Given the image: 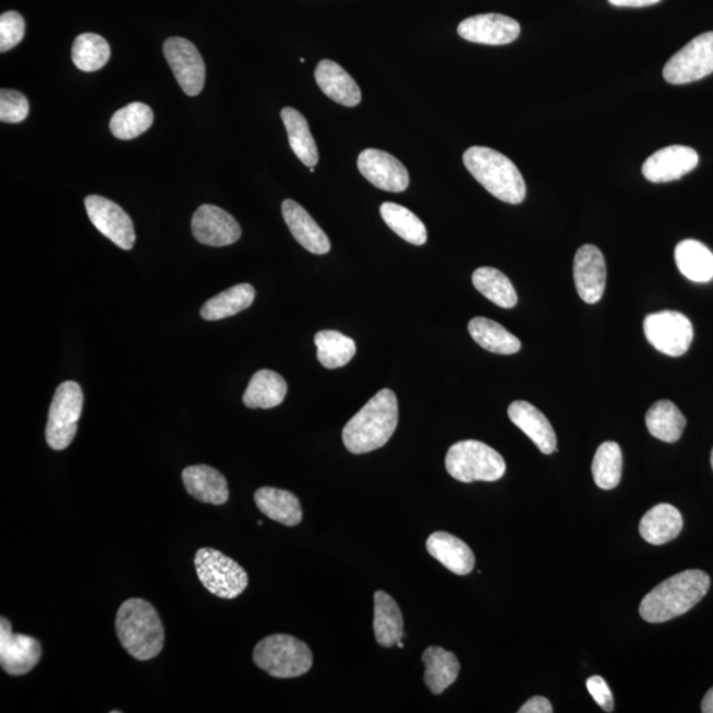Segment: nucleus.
<instances>
[{
    "label": "nucleus",
    "mask_w": 713,
    "mask_h": 713,
    "mask_svg": "<svg viewBox=\"0 0 713 713\" xmlns=\"http://www.w3.org/2000/svg\"><path fill=\"white\" fill-rule=\"evenodd\" d=\"M396 392L384 389L375 394L342 431V442L350 454L364 455L383 448L398 427Z\"/></svg>",
    "instance_id": "f257e3e1"
},
{
    "label": "nucleus",
    "mask_w": 713,
    "mask_h": 713,
    "mask_svg": "<svg viewBox=\"0 0 713 713\" xmlns=\"http://www.w3.org/2000/svg\"><path fill=\"white\" fill-rule=\"evenodd\" d=\"M711 580L700 569H688L662 581L643 597L640 615L650 624H661L685 615L702 602Z\"/></svg>",
    "instance_id": "f03ea898"
},
{
    "label": "nucleus",
    "mask_w": 713,
    "mask_h": 713,
    "mask_svg": "<svg viewBox=\"0 0 713 713\" xmlns=\"http://www.w3.org/2000/svg\"><path fill=\"white\" fill-rule=\"evenodd\" d=\"M116 629L119 642L137 661L155 658L165 646V628L158 612L146 600H126L118 609Z\"/></svg>",
    "instance_id": "7ed1b4c3"
},
{
    "label": "nucleus",
    "mask_w": 713,
    "mask_h": 713,
    "mask_svg": "<svg viewBox=\"0 0 713 713\" xmlns=\"http://www.w3.org/2000/svg\"><path fill=\"white\" fill-rule=\"evenodd\" d=\"M469 173L494 197L517 205L527 197V183L508 156L487 147L468 148L462 156Z\"/></svg>",
    "instance_id": "20e7f679"
},
{
    "label": "nucleus",
    "mask_w": 713,
    "mask_h": 713,
    "mask_svg": "<svg viewBox=\"0 0 713 713\" xmlns=\"http://www.w3.org/2000/svg\"><path fill=\"white\" fill-rule=\"evenodd\" d=\"M255 665L274 678L289 679L302 677L314 663L309 646L295 637L274 635L264 638L253 653Z\"/></svg>",
    "instance_id": "39448f33"
},
{
    "label": "nucleus",
    "mask_w": 713,
    "mask_h": 713,
    "mask_svg": "<svg viewBox=\"0 0 713 713\" xmlns=\"http://www.w3.org/2000/svg\"><path fill=\"white\" fill-rule=\"evenodd\" d=\"M447 472L461 483L486 481L493 483L504 478L506 462L496 449L478 440L454 444L446 456Z\"/></svg>",
    "instance_id": "423d86ee"
},
{
    "label": "nucleus",
    "mask_w": 713,
    "mask_h": 713,
    "mask_svg": "<svg viewBox=\"0 0 713 713\" xmlns=\"http://www.w3.org/2000/svg\"><path fill=\"white\" fill-rule=\"evenodd\" d=\"M200 581L215 596L233 600L249 585V577L238 563L215 548H200L195 556Z\"/></svg>",
    "instance_id": "0eeeda50"
},
{
    "label": "nucleus",
    "mask_w": 713,
    "mask_h": 713,
    "mask_svg": "<svg viewBox=\"0 0 713 713\" xmlns=\"http://www.w3.org/2000/svg\"><path fill=\"white\" fill-rule=\"evenodd\" d=\"M83 406L84 394L77 383L67 380L56 389L46 428L49 447L62 450L71 446L77 434Z\"/></svg>",
    "instance_id": "6e6552de"
},
{
    "label": "nucleus",
    "mask_w": 713,
    "mask_h": 713,
    "mask_svg": "<svg viewBox=\"0 0 713 713\" xmlns=\"http://www.w3.org/2000/svg\"><path fill=\"white\" fill-rule=\"evenodd\" d=\"M713 73V33H705L692 39L675 53L663 68V77L668 84L696 83Z\"/></svg>",
    "instance_id": "1a4fd4ad"
},
{
    "label": "nucleus",
    "mask_w": 713,
    "mask_h": 713,
    "mask_svg": "<svg viewBox=\"0 0 713 713\" xmlns=\"http://www.w3.org/2000/svg\"><path fill=\"white\" fill-rule=\"evenodd\" d=\"M643 331L658 352L670 356L684 355L693 340L691 322L675 311H661L646 316Z\"/></svg>",
    "instance_id": "9d476101"
},
{
    "label": "nucleus",
    "mask_w": 713,
    "mask_h": 713,
    "mask_svg": "<svg viewBox=\"0 0 713 713\" xmlns=\"http://www.w3.org/2000/svg\"><path fill=\"white\" fill-rule=\"evenodd\" d=\"M168 65L186 96L195 97L204 89L205 62L195 44L183 37H170L162 46Z\"/></svg>",
    "instance_id": "9b49d317"
},
{
    "label": "nucleus",
    "mask_w": 713,
    "mask_h": 713,
    "mask_svg": "<svg viewBox=\"0 0 713 713\" xmlns=\"http://www.w3.org/2000/svg\"><path fill=\"white\" fill-rule=\"evenodd\" d=\"M85 208L99 233L109 238L118 247L131 250L135 245L134 223L121 206L102 196H87Z\"/></svg>",
    "instance_id": "f8f14e48"
},
{
    "label": "nucleus",
    "mask_w": 713,
    "mask_h": 713,
    "mask_svg": "<svg viewBox=\"0 0 713 713\" xmlns=\"http://www.w3.org/2000/svg\"><path fill=\"white\" fill-rule=\"evenodd\" d=\"M41 645L34 637L12 631L9 618H0V665L12 677L28 674L40 662Z\"/></svg>",
    "instance_id": "ddd939ff"
},
{
    "label": "nucleus",
    "mask_w": 713,
    "mask_h": 713,
    "mask_svg": "<svg viewBox=\"0 0 713 713\" xmlns=\"http://www.w3.org/2000/svg\"><path fill=\"white\" fill-rule=\"evenodd\" d=\"M193 237L203 245L223 247L233 245L242 235L240 223L218 206L202 205L192 218Z\"/></svg>",
    "instance_id": "4468645a"
},
{
    "label": "nucleus",
    "mask_w": 713,
    "mask_h": 713,
    "mask_svg": "<svg viewBox=\"0 0 713 713\" xmlns=\"http://www.w3.org/2000/svg\"><path fill=\"white\" fill-rule=\"evenodd\" d=\"M356 167L362 177L379 190L399 193L409 188V171L397 158L380 149L368 148L362 152Z\"/></svg>",
    "instance_id": "2eb2a0df"
},
{
    "label": "nucleus",
    "mask_w": 713,
    "mask_h": 713,
    "mask_svg": "<svg viewBox=\"0 0 713 713\" xmlns=\"http://www.w3.org/2000/svg\"><path fill=\"white\" fill-rule=\"evenodd\" d=\"M699 155L686 146H670L654 153L642 166V173L652 183H670L696 170Z\"/></svg>",
    "instance_id": "dca6fc26"
},
{
    "label": "nucleus",
    "mask_w": 713,
    "mask_h": 713,
    "mask_svg": "<svg viewBox=\"0 0 713 713\" xmlns=\"http://www.w3.org/2000/svg\"><path fill=\"white\" fill-rule=\"evenodd\" d=\"M458 34L467 41L506 46L518 39L521 26L515 19L505 15H475L459 24Z\"/></svg>",
    "instance_id": "f3484780"
},
{
    "label": "nucleus",
    "mask_w": 713,
    "mask_h": 713,
    "mask_svg": "<svg viewBox=\"0 0 713 713\" xmlns=\"http://www.w3.org/2000/svg\"><path fill=\"white\" fill-rule=\"evenodd\" d=\"M573 279L579 297L588 304L602 300L606 285V266L596 246H581L573 261Z\"/></svg>",
    "instance_id": "a211bd4d"
},
{
    "label": "nucleus",
    "mask_w": 713,
    "mask_h": 713,
    "mask_svg": "<svg viewBox=\"0 0 713 713\" xmlns=\"http://www.w3.org/2000/svg\"><path fill=\"white\" fill-rule=\"evenodd\" d=\"M285 221L291 234L305 250L312 254L323 255L329 253L330 241L324 230L318 227L314 218L302 205L293 200H285L281 204Z\"/></svg>",
    "instance_id": "6ab92c4d"
},
{
    "label": "nucleus",
    "mask_w": 713,
    "mask_h": 713,
    "mask_svg": "<svg viewBox=\"0 0 713 713\" xmlns=\"http://www.w3.org/2000/svg\"><path fill=\"white\" fill-rule=\"evenodd\" d=\"M510 421L533 442L544 455H552L556 450V435L552 423L535 406L517 400L509 406Z\"/></svg>",
    "instance_id": "aec40b11"
},
{
    "label": "nucleus",
    "mask_w": 713,
    "mask_h": 713,
    "mask_svg": "<svg viewBox=\"0 0 713 713\" xmlns=\"http://www.w3.org/2000/svg\"><path fill=\"white\" fill-rule=\"evenodd\" d=\"M188 493L197 501L216 506L229 501L228 481L221 472L209 466H192L183 471Z\"/></svg>",
    "instance_id": "412c9836"
},
{
    "label": "nucleus",
    "mask_w": 713,
    "mask_h": 713,
    "mask_svg": "<svg viewBox=\"0 0 713 713\" xmlns=\"http://www.w3.org/2000/svg\"><path fill=\"white\" fill-rule=\"evenodd\" d=\"M315 78L318 87L331 101L347 106V108L360 105L362 98L360 86L337 62L330 60L318 62Z\"/></svg>",
    "instance_id": "4be33fe9"
},
{
    "label": "nucleus",
    "mask_w": 713,
    "mask_h": 713,
    "mask_svg": "<svg viewBox=\"0 0 713 713\" xmlns=\"http://www.w3.org/2000/svg\"><path fill=\"white\" fill-rule=\"evenodd\" d=\"M427 552L450 572L462 577L473 571L474 554L458 536L437 531L428 536Z\"/></svg>",
    "instance_id": "5701e85b"
},
{
    "label": "nucleus",
    "mask_w": 713,
    "mask_h": 713,
    "mask_svg": "<svg viewBox=\"0 0 713 713\" xmlns=\"http://www.w3.org/2000/svg\"><path fill=\"white\" fill-rule=\"evenodd\" d=\"M255 504L264 515L285 527H298L303 519L302 505L295 494L277 487H261L255 492Z\"/></svg>",
    "instance_id": "b1692460"
},
{
    "label": "nucleus",
    "mask_w": 713,
    "mask_h": 713,
    "mask_svg": "<svg viewBox=\"0 0 713 713\" xmlns=\"http://www.w3.org/2000/svg\"><path fill=\"white\" fill-rule=\"evenodd\" d=\"M684 529V518L673 505L660 504L641 519L640 534L650 544L662 546L672 542Z\"/></svg>",
    "instance_id": "393cba45"
},
{
    "label": "nucleus",
    "mask_w": 713,
    "mask_h": 713,
    "mask_svg": "<svg viewBox=\"0 0 713 713\" xmlns=\"http://www.w3.org/2000/svg\"><path fill=\"white\" fill-rule=\"evenodd\" d=\"M374 635L380 646L398 645L404 637L403 616L396 600L384 591L374 593Z\"/></svg>",
    "instance_id": "a878e982"
},
{
    "label": "nucleus",
    "mask_w": 713,
    "mask_h": 713,
    "mask_svg": "<svg viewBox=\"0 0 713 713\" xmlns=\"http://www.w3.org/2000/svg\"><path fill=\"white\" fill-rule=\"evenodd\" d=\"M287 390L289 387L280 374L264 368L255 373L250 380L243 394V403L249 409H274L283 403Z\"/></svg>",
    "instance_id": "bb28decb"
},
{
    "label": "nucleus",
    "mask_w": 713,
    "mask_h": 713,
    "mask_svg": "<svg viewBox=\"0 0 713 713\" xmlns=\"http://www.w3.org/2000/svg\"><path fill=\"white\" fill-rule=\"evenodd\" d=\"M422 661L425 666V685L435 696H440L459 677L460 662L454 653L447 652L446 649L428 648L423 653Z\"/></svg>",
    "instance_id": "cd10ccee"
},
{
    "label": "nucleus",
    "mask_w": 713,
    "mask_h": 713,
    "mask_svg": "<svg viewBox=\"0 0 713 713\" xmlns=\"http://www.w3.org/2000/svg\"><path fill=\"white\" fill-rule=\"evenodd\" d=\"M675 262L684 277L696 283H709L713 279V254L696 240H685L675 247Z\"/></svg>",
    "instance_id": "c85d7f7f"
},
{
    "label": "nucleus",
    "mask_w": 713,
    "mask_h": 713,
    "mask_svg": "<svg viewBox=\"0 0 713 713\" xmlns=\"http://www.w3.org/2000/svg\"><path fill=\"white\" fill-rule=\"evenodd\" d=\"M255 299V290L252 285L242 283L218 293L202 306L200 315L206 322L222 321L231 317L252 306Z\"/></svg>",
    "instance_id": "c756f323"
},
{
    "label": "nucleus",
    "mask_w": 713,
    "mask_h": 713,
    "mask_svg": "<svg viewBox=\"0 0 713 713\" xmlns=\"http://www.w3.org/2000/svg\"><path fill=\"white\" fill-rule=\"evenodd\" d=\"M472 339L486 350L496 354H516L521 350V341L506 330L503 325L486 317H474L468 325Z\"/></svg>",
    "instance_id": "7c9ffc66"
},
{
    "label": "nucleus",
    "mask_w": 713,
    "mask_h": 713,
    "mask_svg": "<svg viewBox=\"0 0 713 713\" xmlns=\"http://www.w3.org/2000/svg\"><path fill=\"white\" fill-rule=\"evenodd\" d=\"M686 418L670 400H658L646 414V427L650 435L665 443L680 439L686 428Z\"/></svg>",
    "instance_id": "2f4dec72"
},
{
    "label": "nucleus",
    "mask_w": 713,
    "mask_h": 713,
    "mask_svg": "<svg viewBox=\"0 0 713 713\" xmlns=\"http://www.w3.org/2000/svg\"><path fill=\"white\" fill-rule=\"evenodd\" d=\"M280 116L293 154L306 167H315L318 162V152L306 119L292 108H285Z\"/></svg>",
    "instance_id": "473e14b6"
},
{
    "label": "nucleus",
    "mask_w": 713,
    "mask_h": 713,
    "mask_svg": "<svg viewBox=\"0 0 713 713\" xmlns=\"http://www.w3.org/2000/svg\"><path fill=\"white\" fill-rule=\"evenodd\" d=\"M474 289L493 304L501 309H512L518 303L517 291L515 286L505 274L493 267L478 268L472 275Z\"/></svg>",
    "instance_id": "72a5a7b5"
},
{
    "label": "nucleus",
    "mask_w": 713,
    "mask_h": 713,
    "mask_svg": "<svg viewBox=\"0 0 713 713\" xmlns=\"http://www.w3.org/2000/svg\"><path fill=\"white\" fill-rule=\"evenodd\" d=\"M379 212L387 227L402 240L415 246H422L427 242V229L421 218L410 209L396 203H384Z\"/></svg>",
    "instance_id": "f704fd0d"
},
{
    "label": "nucleus",
    "mask_w": 713,
    "mask_h": 713,
    "mask_svg": "<svg viewBox=\"0 0 713 713\" xmlns=\"http://www.w3.org/2000/svg\"><path fill=\"white\" fill-rule=\"evenodd\" d=\"M154 111L148 105L133 102L119 109L110 121L112 135L121 141H131L145 134L153 126Z\"/></svg>",
    "instance_id": "c9c22d12"
},
{
    "label": "nucleus",
    "mask_w": 713,
    "mask_h": 713,
    "mask_svg": "<svg viewBox=\"0 0 713 713\" xmlns=\"http://www.w3.org/2000/svg\"><path fill=\"white\" fill-rule=\"evenodd\" d=\"M317 360L327 368H339L349 364L356 353L354 340L337 330H322L315 336Z\"/></svg>",
    "instance_id": "e433bc0d"
},
{
    "label": "nucleus",
    "mask_w": 713,
    "mask_h": 713,
    "mask_svg": "<svg viewBox=\"0 0 713 713\" xmlns=\"http://www.w3.org/2000/svg\"><path fill=\"white\" fill-rule=\"evenodd\" d=\"M594 483L600 490L611 491L620 484L623 475V450L615 442L599 447L592 462Z\"/></svg>",
    "instance_id": "4c0bfd02"
},
{
    "label": "nucleus",
    "mask_w": 713,
    "mask_h": 713,
    "mask_svg": "<svg viewBox=\"0 0 713 713\" xmlns=\"http://www.w3.org/2000/svg\"><path fill=\"white\" fill-rule=\"evenodd\" d=\"M111 56L109 43L96 34H83L73 43L72 60L80 71L97 72L108 64Z\"/></svg>",
    "instance_id": "58836bf2"
},
{
    "label": "nucleus",
    "mask_w": 713,
    "mask_h": 713,
    "mask_svg": "<svg viewBox=\"0 0 713 713\" xmlns=\"http://www.w3.org/2000/svg\"><path fill=\"white\" fill-rule=\"evenodd\" d=\"M29 114L28 99L16 90L0 92V121L3 123H21Z\"/></svg>",
    "instance_id": "ea45409f"
},
{
    "label": "nucleus",
    "mask_w": 713,
    "mask_h": 713,
    "mask_svg": "<svg viewBox=\"0 0 713 713\" xmlns=\"http://www.w3.org/2000/svg\"><path fill=\"white\" fill-rule=\"evenodd\" d=\"M26 34V22L19 12L9 11L0 16V52L4 53L17 46Z\"/></svg>",
    "instance_id": "a19ab883"
},
{
    "label": "nucleus",
    "mask_w": 713,
    "mask_h": 713,
    "mask_svg": "<svg viewBox=\"0 0 713 713\" xmlns=\"http://www.w3.org/2000/svg\"><path fill=\"white\" fill-rule=\"evenodd\" d=\"M588 692L591 693L596 702L605 712H612L615 709L612 691L602 677H591L587 680Z\"/></svg>",
    "instance_id": "79ce46f5"
},
{
    "label": "nucleus",
    "mask_w": 713,
    "mask_h": 713,
    "mask_svg": "<svg viewBox=\"0 0 713 713\" xmlns=\"http://www.w3.org/2000/svg\"><path fill=\"white\" fill-rule=\"evenodd\" d=\"M519 713H553V705L548 702V699L543 697H534L529 700L528 703H524Z\"/></svg>",
    "instance_id": "37998d69"
},
{
    "label": "nucleus",
    "mask_w": 713,
    "mask_h": 713,
    "mask_svg": "<svg viewBox=\"0 0 713 713\" xmlns=\"http://www.w3.org/2000/svg\"><path fill=\"white\" fill-rule=\"evenodd\" d=\"M616 8H646L660 3L661 0H608Z\"/></svg>",
    "instance_id": "c03bdc74"
},
{
    "label": "nucleus",
    "mask_w": 713,
    "mask_h": 713,
    "mask_svg": "<svg viewBox=\"0 0 713 713\" xmlns=\"http://www.w3.org/2000/svg\"><path fill=\"white\" fill-rule=\"evenodd\" d=\"M702 712L704 713H713V687L709 692L705 693V697L703 699L702 703Z\"/></svg>",
    "instance_id": "a18cd8bd"
},
{
    "label": "nucleus",
    "mask_w": 713,
    "mask_h": 713,
    "mask_svg": "<svg viewBox=\"0 0 713 713\" xmlns=\"http://www.w3.org/2000/svg\"><path fill=\"white\" fill-rule=\"evenodd\" d=\"M398 646H399V649H403V648H404L403 642H402V641H399V642H398Z\"/></svg>",
    "instance_id": "49530a36"
},
{
    "label": "nucleus",
    "mask_w": 713,
    "mask_h": 713,
    "mask_svg": "<svg viewBox=\"0 0 713 713\" xmlns=\"http://www.w3.org/2000/svg\"><path fill=\"white\" fill-rule=\"evenodd\" d=\"M711 466H712V469H713V449H712V454H711Z\"/></svg>",
    "instance_id": "de8ad7c7"
},
{
    "label": "nucleus",
    "mask_w": 713,
    "mask_h": 713,
    "mask_svg": "<svg viewBox=\"0 0 713 713\" xmlns=\"http://www.w3.org/2000/svg\"><path fill=\"white\" fill-rule=\"evenodd\" d=\"M310 171H311L312 173H314V172H315V167H310Z\"/></svg>",
    "instance_id": "09e8293b"
}]
</instances>
